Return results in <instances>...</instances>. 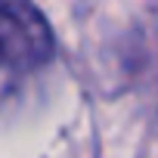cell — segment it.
Segmentation results:
<instances>
[{
	"label": "cell",
	"instance_id": "1",
	"mask_svg": "<svg viewBox=\"0 0 158 158\" xmlns=\"http://www.w3.org/2000/svg\"><path fill=\"white\" fill-rule=\"evenodd\" d=\"M53 31L28 0H0V71L25 74L50 62Z\"/></svg>",
	"mask_w": 158,
	"mask_h": 158
}]
</instances>
